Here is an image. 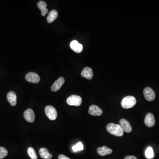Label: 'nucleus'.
<instances>
[{
    "instance_id": "17",
    "label": "nucleus",
    "mask_w": 159,
    "mask_h": 159,
    "mask_svg": "<svg viewBox=\"0 0 159 159\" xmlns=\"http://www.w3.org/2000/svg\"><path fill=\"white\" fill-rule=\"evenodd\" d=\"M39 154L42 158L45 159H50L52 158V155L49 153L48 150L45 148H42L39 150Z\"/></svg>"
},
{
    "instance_id": "6",
    "label": "nucleus",
    "mask_w": 159,
    "mask_h": 159,
    "mask_svg": "<svg viewBox=\"0 0 159 159\" xmlns=\"http://www.w3.org/2000/svg\"><path fill=\"white\" fill-rule=\"evenodd\" d=\"M143 93L145 98L147 101H152L155 99V93L151 88L147 87L145 88Z\"/></svg>"
},
{
    "instance_id": "7",
    "label": "nucleus",
    "mask_w": 159,
    "mask_h": 159,
    "mask_svg": "<svg viewBox=\"0 0 159 159\" xmlns=\"http://www.w3.org/2000/svg\"><path fill=\"white\" fill-rule=\"evenodd\" d=\"M88 113L92 116H99L103 114V111L97 106L92 105L89 107Z\"/></svg>"
},
{
    "instance_id": "23",
    "label": "nucleus",
    "mask_w": 159,
    "mask_h": 159,
    "mask_svg": "<svg viewBox=\"0 0 159 159\" xmlns=\"http://www.w3.org/2000/svg\"><path fill=\"white\" fill-rule=\"evenodd\" d=\"M58 159H70V158H68L67 156H65L64 155H60L58 156Z\"/></svg>"
},
{
    "instance_id": "19",
    "label": "nucleus",
    "mask_w": 159,
    "mask_h": 159,
    "mask_svg": "<svg viewBox=\"0 0 159 159\" xmlns=\"http://www.w3.org/2000/svg\"><path fill=\"white\" fill-rule=\"evenodd\" d=\"M27 153L32 159H37V155L33 148L29 147L27 149Z\"/></svg>"
},
{
    "instance_id": "3",
    "label": "nucleus",
    "mask_w": 159,
    "mask_h": 159,
    "mask_svg": "<svg viewBox=\"0 0 159 159\" xmlns=\"http://www.w3.org/2000/svg\"><path fill=\"white\" fill-rule=\"evenodd\" d=\"M45 111L47 117L51 120H55L57 116V113L55 107L47 106L45 108Z\"/></svg>"
},
{
    "instance_id": "8",
    "label": "nucleus",
    "mask_w": 159,
    "mask_h": 159,
    "mask_svg": "<svg viewBox=\"0 0 159 159\" xmlns=\"http://www.w3.org/2000/svg\"><path fill=\"white\" fill-rule=\"evenodd\" d=\"M24 116L26 121L29 123H33L35 121V113L32 109H28L25 111Z\"/></svg>"
},
{
    "instance_id": "1",
    "label": "nucleus",
    "mask_w": 159,
    "mask_h": 159,
    "mask_svg": "<svg viewBox=\"0 0 159 159\" xmlns=\"http://www.w3.org/2000/svg\"><path fill=\"white\" fill-rule=\"evenodd\" d=\"M106 129L110 134L116 136L121 137L123 135V130L119 125L111 123L107 125Z\"/></svg>"
},
{
    "instance_id": "12",
    "label": "nucleus",
    "mask_w": 159,
    "mask_h": 159,
    "mask_svg": "<svg viewBox=\"0 0 159 159\" xmlns=\"http://www.w3.org/2000/svg\"><path fill=\"white\" fill-rule=\"evenodd\" d=\"M119 123L123 131L129 133L132 131V127L128 121L125 119H121L120 120Z\"/></svg>"
},
{
    "instance_id": "16",
    "label": "nucleus",
    "mask_w": 159,
    "mask_h": 159,
    "mask_svg": "<svg viewBox=\"0 0 159 159\" xmlns=\"http://www.w3.org/2000/svg\"><path fill=\"white\" fill-rule=\"evenodd\" d=\"M37 6L41 10V15L43 16H45L48 12V10L47 8H46L47 5L45 1H39L37 4Z\"/></svg>"
},
{
    "instance_id": "24",
    "label": "nucleus",
    "mask_w": 159,
    "mask_h": 159,
    "mask_svg": "<svg viewBox=\"0 0 159 159\" xmlns=\"http://www.w3.org/2000/svg\"><path fill=\"white\" fill-rule=\"evenodd\" d=\"M124 159H137L135 156L134 155H128Z\"/></svg>"
},
{
    "instance_id": "2",
    "label": "nucleus",
    "mask_w": 159,
    "mask_h": 159,
    "mask_svg": "<svg viewBox=\"0 0 159 159\" xmlns=\"http://www.w3.org/2000/svg\"><path fill=\"white\" fill-rule=\"evenodd\" d=\"M136 103L137 100L135 98L130 95L123 99L121 102V105L125 109H129L134 106Z\"/></svg>"
},
{
    "instance_id": "9",
    "label": "nucleus",
    "mask_w": 159,
    "mask_h": 159,
    "mask_svg": "<svg viewBox=\"0 0 159 159\" xmlns=\"http://www.w3.org/2000/svg\"><path fill=\"white\" fill-rule=\"evenodd\" d=\"M70 46L71 49L76 53H81L83 50V46L81 44L79 43L77 40L72 41L70 43Z\"/></svg>"
},
{
    "instance_id": "18",
    "label": "nucleus",
    "mask_w": 159,
    "mask_h": 159,
    "mask_svg": "<svg viewBox=\"0 0 159 159\" xmlns=\"http://www.w3.org/2000/svg\"><path fill=\"white\" fill-rule=\"evenodd\" d=\"M58 17V13L56 10H53L50 12L47 18V21L48 23H51L55 21Z\"/></svg>"
},
{
    "instance_id": "15",
    "label": "nucleus",
    "mask_w": 159,
    "mask_h": 159,
    "mask_svg": "<svg viewBox=\"0 0 159 159\" xmlns=\"http://www.w3.org/2000/svg\"><path fill=\"white\" fill-rule=\"evenodd\" d=\"M112 153V150L108 148L106 146H104L102 147H99L97 149V153L99 155L104 156L110 154Z\"/></svg>"
},
{
    "instance_id": "20",
    "label": "nucleus",
    "mask_w": 159,
    "mask_h": 159,
    "mask_svg": "<svg viewBox=\"0 0 159 159\" xmlns=\"http://www.w3.org/2000/svg\"><path fill=\"white\" fill-rule=\"evenodd\" d=\"M146 156L148 159H152L153 157L154 152L153 148L149 147L147 148L146 151Z\"/></svg>"
},
{
    "instance_id": "11",
    "label": "nucleus",
    "mask_w": 159,
    "mask_h": 159,
    "mask_svg": "<svg viewBox=\"0 0 159 159\" xmlns=\"http://www.w3.org/2000/svg\"><path fill=\"white\" fill-rule=\"evenodd\" d=\"M64 83H65L64 78L63 77H59L52 85L51 88V90L55 92L58 91Z\"/></svg>"
},
{
    "instance_id": "21",
    "label": "nucleus",
    "mask_w": 159,
    "mask_h": 159,
    "mask_svg": "<svg viewBox=\"0 0 159 159\" xmlns=\"http://www.w3.org/2000/svg\"><path fill=\"white\" fill-rule=\"evenodd\" d=\"M73 151L74 152H76L78 151H81L84 149L83 144L81 142H79L76 145L73 146L72 147Z\"/></svg>"
},
{
    "instance_id": "13",
    "label": "nucleus",
    "mask_w": 159,
    "mask_h": 159,
    "mask_svg": "<svg viewBox=\"0 0 159 159\" xmlns=\"http://www.w3.org/2000/svg\"><path fill=\"white\" fill-rule=\"evenodd\" d=\"M7 99L12 106H15L17 104V95L13 91H10L7 94Z\"/></svg>"
},
{
    "instance_id": "4",
    "label": "nucleus",
    "mask_w": 159,
    "mask_h": 159,
    "mask_svg": "<svg viewBox=\"0 0 159 159\" xmlns=\"http://www.w3.org/2000/svg\"><path fill=\"white\" fill-rule=\"evenodd\" d=\"M67 102L69 105L79 106L82 103V98L79 95H72L68 98Z\"/></svg>"
},
{
    "instance_id": "14",
    "label": "nucleus",
    "mask_w": 159,
    "mask_h": 159,
    "mask_svg": "<svg viewBox=\"0 0 159 159\" xmlns=\"http://www.w3.org/2000/svg\"><path fill=\"white\" fill-rule=\"evenodd\" d=\"M81 75L82 77H85L88 80H91L93 76L92 70L91 68L85 67L81 72Z\"/></svg>"
},
{
    "instance_id": "10",
    "label": "nucleus",
    "mask_w": 159,
    "mask_h": 159,
    "mask_svg": "<svg viewBox=\"0 0 159 159\" xmlns=\"http://www.w3.org/2000/svg\"><path fill=\"white\" fill-rule=\"evenodd\" d=\"M154 116L151 113H148L145 119V124L147 127H152L155 124Z\"/></svg>"
},
{
    "instance_id": "5",
    "label": "nucleus",
    "mask_w": 159,
    "mask_h": 159,
    "mask_svg": "<svg viewBox=\"0 0 159 159\" xmlns=\"http://www.w3.org/2000/svg\"><path fill=\"white\" fill-rule=\"evenodd\" d=\"M25 79L28 82L35 84L38 83L40 81V78L39 75L33 72H30L27 74Z\"/></svg>"
},
{
    "instance_id": "22",
    "label": "nucleus",
    "mask_w": 159,
    "mask_h": 159,
    "mask_svg": "<svg viewBox=\"0 0 159 159\" xmlns=\"http://www.w3.org/2000/svg\"><path fill=\"white\" fill-rule=\"evenodd\" d=\"M8 154L7 150L5 148L0 147V159H3Z\"/></svg>"
}]
</instances>
